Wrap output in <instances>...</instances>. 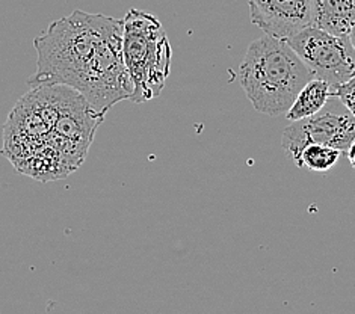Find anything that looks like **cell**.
Returning a JSON list of instances; mask_svg holds the SVG:
<instances>
[{
  "label": "cell",
  "mask_w": 355,
  "mask_h": 314,
  "mask_svg": "<svg viewBox=\"0 0 355 314\" xmlns=\"http://www.w3.org/2000/svg\"><path fill=\"white\" fill-rule=\"evenodd\" d=\"M346 156H348V159H349L351 166L355 169V139L351 142L348 151H346Z\"/></svg>",
  "instance_id": "obj_11"
},
{
  "label": "cell",
  "mask_w": 355,
  "mask_h": 314,
  "mask_svg": "<svg viewBox=\"0 0 355 314\" xmlns=\"http://www.w3.org/2000/svg\"><path fill=\"white\" fill-rule=\"evenodd\" d=\"M342 156L343 152L337 148L324 146V143H309L302 148L297 166L316 173H327L339 162Z\"/></svg>",
  "instance_id": "obj_9"
},
{
  "label": "cell",
  "mask_w": 355,
  "mask_h": 314,
  "mask_svg": "<svg viewBox=\"0 0 355 314\" xmlns=\"http://www.w3.org/2000/svg\"><path fill=\"white\" fill-rule=\"evenodd\" d=\"M331 97L342 101V105L355 116V76L348 82L333 87Z\"/></svg>",
  "instance_id": "obj_10"
},
{
  "label": "cell",
  "mask_w": 355,
  "mask_h": 314,
  "mask_svg": "<svg viewBox=\"0 0 355 314\" xmlns=\"http://www.w3.org/2000/svg\"><path fill=\"white\" fill-rule=\"evenodd\" d=\"M355 24V0H311V26L348 38Z\"/></svg>",
  "instance_id": "obj_7"
},
{
  "label": "cell",
  "mask_w": 355,
  "mask_h": 314,
  "mask_svg": "<svg viewBox=\"0 0 355 314\" xmlns=\"http://www.w3.org/2000/svg\"><path fill=\"white\" fill-rule=\"evenodd\" d=\"M354 139L355 116L340 100L331 97L318 114L287 125L282 146L286 155L297 164L302 148L309 143H324L346 155Z\"/></svg>",
  "instance_id": "obj_4"
},
{
  "label": "cell",
  "mask_w": 355,
  "mask_h": 314,
  "mask_svg": "<svg viewBox=\"0 0 355 314\" xmlns=\"http://www.w3.org/2000/svg\"><path fill=\"white\" fill-rule=\"evenodd\" d=\"M315 78L337 87L355 76V50L348 38L309 26L286 40Z\"/></svg>",
  "instance_id": "obj_5"
},
{
  "label": "cell",
  "mask_w": 355,
  "mask_h": 314,
  "mask_svg": "<svg viewBox=\"0 0 355 314\" xmlns=\"http://www.w3.org/2000/svg\"><path fill=\"white\" fill-rule=\"evenodd\" d=\"M315 79L286 41L261 37L252 41L239 69L245 96L260 114L286 115L306 83Z\"/></svg>",
  "instance_id": "obj_2"
},
{
  "label": "cell",
  "mask_w": 355,
  "mask_h": 314,
  "mask_svg": "<svg viewBox=\"0 0 355 314\" xmlns=\"http://www.w3.org/2000/svg\"><path fill=\"white\" fill-rule=\"evenodd\" d=\"M331 91L333 87L328 82L318 78L311 79L298 92L297 98L286 112V118L295 123L318 114L327 105V101L331 98Z\"/></svg>",
  "instance_id": "obj_8"
},
{
  "label": "cell",
  "mask_w": 355,
  "mask_h": 314,
  "mask_svg": "<svg viewBox=\"0 0 355 314\" xmlns=\"http://www.w3.org/2000/svg\"><path fill=\"white\" fill-rule=\"evenodd\" d=\"M252 24L277 40L311 26V0H248Z\"/></svg>",
  "instance_id": "obj_6"
},
{
  "label": "cell",
  "mask_w": 355,
  "mask_h": 314,
  "mask_svg": "<svg viewBox=\"0 0 355 314\" xmlns=\"http://www.w3.org/2000/svg\"><path fill=\"white\" fill-rule=\"evenodd\" d=\"M123 58L133 83V103H146L162 92L171 73L173 49L156 15L132 10L123 19Z\"/></svg>",
  "instance_id": "obj_3"
},
{
  "label": "cell",
  "mask_w": 355,
  "mask_h": 314,
  "mask_svg": "<svg viewBox=\"0 0 355 314\" xmlns=\"http://www.w3.org/2000/svg\"><path fill=\"white\" fill-rule=\"evenodd\" d=\"M121 26L123 20L79 10L53 21L33 41L37 71L28 83L32 88L65 85L78 89L100 42Z\"/></svg>",
  "instance_id": "obj_1"
},
{
  "label": "cell",
  "mask_w": 355,
  "mask_h": 314,
  "mask_svg": "<svg viewBox=\"0 0 355 314\" xmlns=\"http://www.w3.org/2000/svg\"><path fill=\"white\" fill-rule=\"evenodd\" d=\"M348 40H349V42H351V46H352V49L355 50V24H354V28L351 29V32H349V35H348Z\"/></svg>",
  "instance_id": "obj_12"
}]
</instances>
